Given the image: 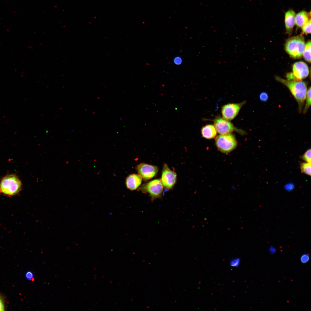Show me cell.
I'll return each instance as SVG.
<instances>
[{"instance_id": "obj_3", "label": "cell", "mask_w": 311, "mask_h": 311, "mask_svg": "<svg viewBox=\"0 0 311 311\" xmlns=\"http://www.w3.org/2000/svg\"><path fill=\"white\" fill-rule=\"evenodd\" d=\"M305 46L304 38L300 35L288 39L285 44V49L292 57L299 58L303 55Z\"/></svg>"}, {"instance_id": "obj_11", "label": "cell", "mask_w": 311, "mask_h": 311, "mask_svg": "<svg viewBox=\"0 0 311 311\" xmlns=\"http://www.w3.org/2000/svg\"><path fill=\"white\" fill-rule=\"evenodd\" d=\"M296 15L295 12L292 9L288 10L285 14V26L286 32L289 34H291L295 24Z\"/></svg>"}, {"instance_id": "obj_10", "label": "cell", "mask_w": 311, "mask_h": 311, "mask_svg": "<svg viewBox=\"0 0 311 311\" xmlns=\"http://www.w3.org/2000/svg\"><path fill=\"white\" fill-rule=\"evenodd\" d=\"M136 169L139 175L145 180L153 178L156 175L158 171L157 167L145 163L139 165Z\"/></svg>"}, {"instance_id": "obj_4", "label": "cell", "mask_w": 311, "mask_h": 311, "mask_svg": "<svg viewBox=\"0 0 311 311\" xmlns=\"http://www.w3.org/2000/svg\"><path fill=\"white\" fill-rule=\"evenodd\" d=\"M216 144L221 152L228 153L236 147L237 142L234 136L230 133L220 134L216 137Z\"/></svg>"}, {"instance_id": "obj_18", "label": "cell", "mask_w": 311, "mask_h": 311, "mask_svg": "<svg viewBox=\"0 0 311 311\" xmlns=\"http://www.w3.org/2000/svg\"><path fill=\"white\" fill-rule=\"evenodd\" d=\"M302 32L304 34H310L311 33L310 19L302 27Z\"/></svg>"}, {"instance_id": "obj_29", "label": "cell", "mask_w": 311, "mask_h": 311, "mask_svg": "<svg viewBox=\"0 0 311 311\" xmlns=\"http://www.w3.org/2000/svg\"><path fill=\"white\" fill-rule=\"evenodd\" d=\"M1 190H0V193H1Z\"/></svg>"}, {"instance_id": "obj_7", "label": "cell", "mask_w": 311, "mask_h": 311, "mask_svg": "<svg viewBox=\"0 0 311 311\" xmlns=\"http://www.w3.org/2000/svg\"><path fill=\"white\" fill-rule=\"evenodd\" d=\"M214 126L218 133L220 134L230 133L236 131L242 135L245 134V132L242 130L236 128L230 121L219 116L214 120Z\"/></svg>"}, {"instance_id": "obj_16", "label": "cell", "mask_w": 311, "mask_h": 311, "mask_svg": "<svg viewBox=\"0 0 311 311\" xmlns=\"http://www.w3.org/2000/svg\"><path fill=\"white\" fill-rule=\"evenodd\" d=\"M300 168L302 173L310 176L311 175V163H301L300 164Z\"/></svg>"}, {"instance_id": "obj_24", "label": "cell", "mask_w": 311, "mask_h": 311, "mask_svg": "<svg viewBox=\"0 0 311 311\" xmlns=\"http://www.w3.org/2000/svg\"><path fill=\"white\" fill-rule=\"evenodd\" d=\"M5 310V306L3 300L1 297H0V311H4Z\"/></svg>"}, {"instance_id": "obj_22", "label": "cell", "mask_w": 311, "mask_h": 311, "mask_svg": "<svg viewBox=\"0 0 311 311\" xmlns=\"http://www.w3.org/2000/svg\"><path fill=\"white\" fill-rule=\"evenodd\" d=\"M259 98L261 101L263 102H266L268 99L269 96L267 93L263 92L260 94Z\"/></svg>"}, {"instance_id": "obj_17", "label": "cell", "mask_w": 311, "mask_h": 311, "mask_svg": "<svg viewBox=\"0 0 311 311\" xmlns=\"http://www.w3.org/2000/svg\"><path fill=\"white\" fill-rule=\"evenodd\" d=\"M306 101L305 107L303 111L304 114H306L307 112L311 105V88L310 87L307 91L306 96Z\"/></svg>"}, {"instance_id": "obj_5", "label": "cell", "mask_w": 311, "mask_h": 311, "mask_svg": "<svg viewBox=\"0 0 311 311\" xmlns=\"http://www.w3.org/2000/svg\"><path fill=\"white\" fill-rule=\"evenodd\" d=\"M163 186L161 180L156 179L143 185L139 189L143 193L149 194L152 201L160 198L163 191Z\"/></svg>"}, {"instance_id": "obj_27", "label": "cell", "mask_w": 311, "mask_h": 311, "mask_svg": "<svg viewBox=\"0 0 311 311\" xmlns=\"http://www.w3.org/2000/svg\"><path fill=\"white\" fill-rule=\"evenodd\" d=\"M231 24L232 25V26L233 28H234V30H235V27H234V25H233V24H232V23H231Z\"/></svg>"}, {"instance_id": "obj_13", "label": "cell", "mask_w": 311, "mask_h": 311, "mask_svg": "<svg viewBox=\"0 0 311 311\" xmlns=\"http://www.w3.org/2000/svg\"><path fill=\"white\" fill-rule=\"evenodd\" d=\"M310 13L309 14L305 11H301L295 16V24L298 28H302L310 19Z\"/></svg>"}, {"instance_id": "obj_15", "label": "cell", "mask_w": 311, "mask_h": 311, "mask_svg": "<svg viewBox=\"0 0 311 311\" xmlns=\"http://www.w3.org/2000/svg\"><path fill=\"white\" fill-rule=\"evenodd\" d=\"M305 59L310 63L311 62V42L308 41L305 45L303 55Z\"/></svg>"}, {"instance_id": "obj_28", "label": "cell", "mask_w": 311, "mask_h": 311, "mask_svg": "<svg viewBox=\"0 0 311 311\" xmlns=\"http://www.w3.org/2000/svg\"><path fill=\"white\" fill-rule=\"evenodd\" d=\"M1 109H0V114H1Z\"/></svg>"}, {"instance_id": "obj_6", "label": "cell", "mask_w": 311, "mask_h": 311, "mask_svg": "<svg viewBox=\"0 0 311 311\" xmlns=\"http://www.w3.org/2000/svg\"><path fill=\"white\" fill-rule=\"evenodd\" d=\"M309 70L307 65L303 61H299L294 64L293 73L287 74L288 80L301 81L308 75Z\"/></svg>"}, {"instance_id": "obj_21", "label": "cell", "mask_w": 311, "mask_h": 311, "mask_svg": "<svg viewBox=\"0 0 311 311\" xmlns=\"http://www.w3.org/2000/svg\"><path fill=\"white\" fill-rule=\"evenodd\" d=\"M25 277L28 280L32 281L34 279V275L32 271H28L26 273Z\"/></svg>"}, {"instance_id": "obj_9", "label": "cell", "mask_w": 311, "mask_h": 311, "mask_svg": "<svg viewBox=\"0 0 311 311\" xmlns=\"http://www.w3.org/2000/svg\"><path fill=\"white\" fill-rule=\"evenodd\" d=\"M177 180V174L166 164L164 165L162 175L161 182L164 187L168 189L172 188Z\"/></svg>"}, {"instance_id": "obj_2", "label": "cell", "mask_w": 311, "mask_h": 311, "mask_svg": "<svg viewBox=\"0 0 311 311\" xmlns=\"http://www.w3.org/2000/svg\"><path fill=\"white\" fill-rule=\"evenodd\" d=\"M22 184L18 177L15 175H7L2 179L0 183V190L8 196L17 195L22 189Z\"/></svg>"}, {"instance_id": "obj_1", "label": "cell", "mask_w": 311, "mask_h": 311, "mask_svg": "<svg viewBox=\"0 0 311 311\" xmlns=\"http://www.w3.org/2000/svg\"><path fill=\"white\" fill-rule=\"evenodd\" d=\"M276 80L282 83L289 90L297 102L299 112L301 113L304 105L307 93V84L301 81L285 80L276 77Z\"/></svg>"}, {"instance_id": "obj_12", "label": "cell", "mask_w": 311, "mask_h": 311, "mask_svg": "<svg viewBox=\"0 0 311 311\" xmlns=\"http://www.w3.org/2000/svg\"><path fill=\"white\" fill-rule=\"evenodd\" d=\"M142 180V178L139 175L134 174L130 175L126 180L128 189L131 191L136 190L141 185Z\"/></svg>"}, {"instance_id": "obj_14", "label": "cell", "mask_w": 311, "mask_h": 311, "mask_svg": "<svg viewBox=\"0 0 311 311\" xmlns=\"http://www.w3.org/2000/svg\"><path fill=\"white\" fill-rule=\"evenodd\" d=\"M217 131L214 126L208 124L202 128L201 130L203 137L206 139H210L214 138L217 135Z\"/></svg>"}, {"instance_id": "obj_19", "label": "cell", "mask_w": 311, "mask_h": 311, "mask_svg": "<svg viewBox=\"0 0 311 311\" xmlns=\"http://www.w3.org/2000/svg\"><path fill=\"white\" fill-rule=\"evenodd\" d=\"M301 158L306 162L311 163L310 149L307 150L302 156Z\"/></svg>"}, {"instance_id": "obj_25", "label": "cell", "mask_w": 311, "mask_h": 311, "mask_svg": "<svg viewBox=\"0 0 311 311\" xmlns=\"http://www.w3.org/2000/svg\"><path fill=\"white\" fill-rule=\"evenodd\" d=\"M174 63L177 65L180 64L181 63L182 60L179 57H176L174 59Z\"/></svg>"}, {"instance_id": "obj_20", "label": "cell", "mask_w": 311, "mask_h": 311, "mask_svg": "<svg viewBox=\"0 0 311 311\" xmlns=\"http://www.w3.org/2000/svg\"><path fill=\"white\" fill-rule=\"evenodd\" d=\"M240 260L239 258H236L232 259L230 261V265L231 266L236 267L240 265Z\"/></svg>"}, {"instance_id": "obj_26", "label": "cell", "mask_w": 311, "mask_h": 311, "mask_svg": "<svg viewBox=\"0 0 311 311\" xmlns=\"http://www.w3.org/2000/svg\"><path fill=\"white\" fill-rule=\"evenodd\" d=\"M270 251L271 253L274 254L276 252V250L274 247H272L270 248Z\"/></svg>"}, {"instance_id": "obj_23", "label": "cell", "mask_w": 311, "mask_h": 311, "mask_svg": "<svg viewBox=\"0 0 311 311\" xmlns=\"http://www.w3.org/2000/svg\"><path fill=\"white\" fill-rule=\"evenodd\" d=\"M309 260V256L307 254H304L301 258L300 261L303 263H305L308 262Z\"/></svg>"}, {"instance_id": "obj_8", "label": "cell", "mask_w": 311, "mask_h": 311, "mask_svg": "<svg viewBox=\"0 0 311 311\" xmlns=\"http://www.w3.org/2000/svg\"><path fill=\"white\" fill-rule=\"evenodd\" d=\"M245 103V101H244L240 103H229L223 106L222 109V118L229 121L233 120Z\"/></svg>"}]
</instances>
